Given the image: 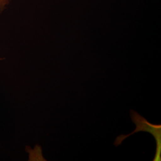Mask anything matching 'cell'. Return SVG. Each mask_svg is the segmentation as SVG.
<instances>
[{
    "label": "cell",
    "mask_w": 161,
    "mask_h": 161,
    "mask_svg": "<svg viewBox=\"0 0 161 161\" xmlns=\"http://www.w3.org/2000/svg\"><path fill=\"white\" fill-rule=\"evenodd\" d=\"M13 0H0V16L10 6Z\"/></svg>",
    "instance_id": "7a4b0ae2"
},
{
    "label": "cell",
    "mask_w": 161,
    "mask_h": 161,
    "mask_svg": "<svg viewBox=\"0 0 161 161\" xmlns=\"http://www.w3.org/2000/svg\"><path fill=\"white\" fill-rule=\"evenodd\" d=\"M144 128H137L136 130L132 132L130 134H128L127 136H119L116 141L115 142V144L116 146H118L119 144H121L122 142L127 138L128 136L132 135L134 132H138L140 131H148L155 136L156 140V143H157V151H156V155L155 158V161H161V125H153L151 124L149 122H148L146 119H144Z\"/></svg>",
    "instance_id": "6da1fadb"
}]
</instances>
